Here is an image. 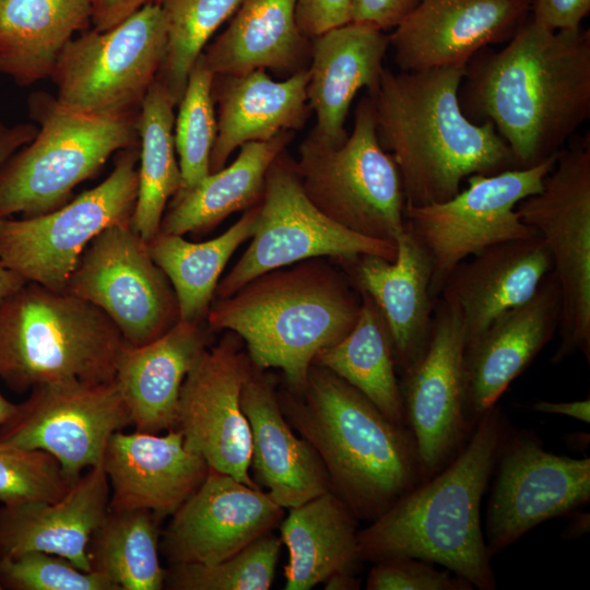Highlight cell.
Masks as SVG:
<instances>
[{
  "mask_svg": "<svg viewBox=\"0 0 590 590\" xmlns=\"http://www.w3.org/2000/svg\"><path fill=\"white\" fill-rule=\"evenodd\" d=\"M465 116L488 121L516 168L562 151L590 115V34L526 21L498 51H477L462 80Z\"/></svg>",
  "mask_w": 590,
  "mask_h": 590,
  "instance_id": "6da1fadb",
  "label": "cell"
},
{
  "mask_svg": "<svg viewBox=\"0 0 590 590\" xmlns=\"http://www.w3.org/2000/svg\"><path fill=\"white\" fill-rule=\"evenodd\" d=\"M465 67L392 73L384 70L369 94L377 133L401 176L405 206L444 202L471 175L516 168L510 149L488 122L463 113Z\"/></svg>",
  "mask_w": 590,
  "mask_h": 590,
  "instance_id": "7a4b0ae2",
  "label": "cell"
},
{
  "mask_svg": "<svg viewBox=\"0 0 590 590\" xmlns=\"http://www.w3.org/2000/svg\"><path fill=\"white\" fill-rule=\"evenodd\" d=\"M508 428L497 404L485 412L439 472L358 530L363 563L415 557L451 570L476 589H496L481 503Z\"/></svg>",
  "mask_w": 590,
  "mask_h": 590,
  "instance_id": "3957f363",
  "label": "cell"
},
{
  "mask_svg": "<svg viewBox=\"0 0 590 590\" xmlns=\"http://www.w3.org/2000/svg\"><path fill=\"white\" fill-rule=\"evenodd\" d=\"M278 398L321 460L331 491L358 520H375L424 481L410 429L329 369L312 363L304 387Z\"/></svg>",
  "mask_w": 590,
  "mask_h": 590,
  "instance_id": "277c9868",
  "label": "cell"
},
{
  "mask_svg": "<svg viewBox=\"0 0 590 590\" xmlns=\"http://www.w3.org/2000/svg\"><path fill=\"white\" fill-rule=\"evenodd\" d=\"M362 296L344 270L323 258L274 269L233 295L213 299L205 321L231 331L251 363L282 370L287 388L300 390L316 355L355 326Z\"/></svg>",
  "mask_w": 590,
  "mask_h": 590,
  "instance_id": "5b68a950",
  "label": "cell"
},
{
  "mask_svg": "<svg viewBox=\"0 0 590 590\" xmlns=\"http://www.w3.org/2000/svg\"><path fill=\"white\" fill-rule=\"evenodd\" d=\"M125 344L99 308L67 292L26 282L0 307V379L17 393L114 381Z\"/></svg>",
  "mask_w": 590,
  "mask_h": 590,
  "instance_id": "8992f818",
  "label": "cell"
},
{
  "mask_svg": "<svg viewBox=\"0 0 590 590\" xmlns=\"http://www.w3.org/2000/svg\"><path fill=\"white\" fill-rule=\"evenodd\" d=\"M30 111L40 127L0 168V217L34 216L62 206L114 153L140 144L139 111L85 114L46 93L30 97Z\"/></svg>",
  "mask_w": 590,
  "mask_h": 590,
  "instance_id": "52a82bcc",
  "label": "cell"
},
{
  "mask_svg": "<svg viewBox=\"0 0 590 590\" xmlns=\"http://www.w3.org/2000/svg\"><path fill=\"white\" fill-rule=\"evenodd\" d=\"M295 169L311 203L341 226L394 244L405 229L401 176L379 141L369 97L358 103L352 132L341 144L312 129L299 145Z\"/></svg>",
  "mask_w": 590,
  "mask_h": 590,
  "instance_id": "ba28073f",
  "label": "cell"
},
{
  "mask_svg": "<svg viewBox=\"0 0 590 590\" xmlns=\"http://www.w3.org/2000/svg\"><path fill=\"white\" fill-rule=\"evenodd\" d=\"M140 144L118 152L110 175L60 208L0 217V262L26 282L64 292L88 244L104 229L130 223L138 193Z\"/></svg>",
  "mask_w": 590,
  "mask_h": 590,
  "instance_id": "9c48e42d",
  "label": "cell"
},
{
  "mask_svg": "<svg viewBox=\"0 0 590 590\" xmlns=\"http://www.w3.org/2000/svg\"><path fill=\"white\" fill-rule=\"evenodd\" d=\"M166 44L158 3L144 5L109 30L94 28L72 38L50 75L56 99L92 115L138 113L162 68Z\"/></svg>",
  "mask_w": 590,
  "mask_h": 590,
  "instance_id": "30bf717a",
  "label": "cell"
},
{
  "mask_svg": "<svg viewBox=\"0 0 590 590\" xmlns=\"http://www.w3.org/2000/svg\"><path fill=\"white\" fill-rule=\"evenodd\" d=\"M557 156L527 168L471 175L468 187L447 201L405 206V226L430 260L434 299L451 271L467 258L506 240L538 235L520 220L516 206L542 190Z\"/></svg>",
  "mask_w": 590,
  "mask_h": 590,
  "instance_id": "8fae6325",
  "label": "cell"
},
{
  "mask_svg": "<svg viewBox=\"0 0 590 590\" xmlns=\"http://www.w3.org/2000/svg\"><path fill=\"white\" fill-rule=\"evenodd\" d=\"M544 240L560 291L559 344L552 363L579 352L590 363V148L558 153L540 192L516 206Z\"/></svg>",
  "mask_w": 590,
  "mask_h": 590,
  "instance_id": "7c38bea8",
  "label": "cell"
},
{
  "mask_svg": "<svg viewBox=\"0 0 590 590\" xmlns=\"http://www.w3.org/2000/svg\"><path fill=\"white\" fill-rule=\"evenodd\" d=\"M250 245L215 290L233 295L260 274L312 258L353 259L363 255L394 260L397 245L358 235L326 216L303 190L295 162L282 151L267 175Z\"/></svg>",
  "mask_w": 590,
  "mask_h": 590,
  "instance_id": "4fadbf2b",
  "label": "cell"
},
{
  "mask_svg": "<svg viewBox=\"0 0 590 590\" xmlns=\"http://www.w3.org/2000/svg\"><path fill=\"white\" fill-rule=\"evenodd\" d=\"M64 292L99 308L134 346L160 338L180 320L168 278L130 223L110 226L88 244Z\"/></svg>",
  "mask_w": 590,
  "mask_h": 590,
  "instance_id": "5bb4252c",
  "label": "cell"
},
{
  "mask_svg": "<svg viewBox=\"0 0 590 590\" xmlns=\"http://www.w3.org/2000/svg\"><path fill=\"white\" fill-rule=\"evenodd\" d=\"M493 475L484 532L492 557L540 523L590 502V459L548 451L529 430L508 428Z\"/></svg>",
  "mask_w": 590,
  "mask_h": 590,
  "instance_id": "9a60e30c",
  "label": "cell"
},
{
  "mask_svg": "<svg viewBox=\"0 0 590 590\" xmlns=\"http://www.w3.org/2000/svg\"><path fill=\"white\" fill-rule=\"evenodd\" d=\"M131 425L116 381L34 387L0 425V441L51 455L71 482L103 462L111 435Z\"/></svg>",
  "mask_w": 590,
  "mask_h": 590,
  "instance_id": "2e32d148",
  "label": "cell"
},
{
  "mask_svg": "<svg viewBox=\"0 0 590 590\" xmlns=\"http://www.w3.org/2000/svg\"><path fill=\"white\" fill-rule=\"evenodd\" d=\"M252 363L234 332L208 346L187 374L179 394L176 427L185 447L210 470L228 474L251 487V434L240 404Z\"/></svg>",
  "mask_w": 590,
  "mask_h": 590,
  "instance_id": "e0dca14e",
  "label": "cell"
},
{
  "mask_svg": "<svg viewBox=\"0 0 590 590\" xmlns=\"http://www.w3.org/2000/svg\"><path fill=\"white\" fill-rule=\"evenodd\" d=\"M464 351V328L457 307L437 298L427 350L416 365L403 371L400 384L424 481L457 455L474 428L465 409Z\"/></svg>",
  "mask_w": 590,
  "mask_h": 590,
  "instance_id": "ac0fdd59",
  "label": "cell"
},
{
  "mask_svg": "<svg viewBox=\"0 0 590 590\" xmlns=\"http://www.w3.org/2000/svg\"><path fill=\"white\" fill-rule=\"evenodd\" d=\"M283 515L284 508L267 491L209 469L170 516L160 550L169 565L214 564L272 532Z\"/></svg>",
  "mask_w": 590,
  "mask_h": 590,
  "instance_id": "d6986e66",
  "label": "cell"
},
{
  "mask_svg": "<svg viewBox=\"0 0 590 590\" xmlns=\"http://www.w3.org/2000/svg\"><path fill=\"white\" fill-rule=\"evenodd\" d=\"M531 0H418L389 35L402 71L465 67L491 44L509 40Z\"/></svg>",
  "mask_w": 590,
  "mask_h": 590,
  "instance_id": "ffe728a7",
  "label": "cell"
},
{
  "mask_svg": "<svg viewBox=\"0 0 590 590\" xmlns=\"http://www.w3.org/2000/svg\"><path fill=\"white\" fill-rule=\"evenodd\" d=\"M559 318L560 291L551 271L527 302L500 314L465 344V409L472 427L552 340Z\"/></svg>",
  "mask_w": 590,
  "mask_h": 590,
  "instance_id": "44dd1931",
  "label": "cell"
},
{
  "mask_svg": "<svg viewBox=\"0 0 590 590\" xmlns=\"http://www.w3.org/2000/svg\"><path fill=\"white\" fill-rule=\"evenodd\" d=\"M103 465L109 510L146 509L161 519L172 516L209 472L206 462L185 447L177 428L165 435L118 430L108 440Z\"/></svg>",
  "mask_w": 590,
  "mask_h": 590,
  "instance_id": "7402d4cb",
  "label": "cell"
},
{
  "mask_svg": "<svg viewBox=\"0 0 590 590\" xmlns=\"http://www.w3.org/2000/svg\"><path fill=\"white\" fill-rule=\"evenodd\" d=\"M396 245L392 261L370 255L339 261L357 290L369 295L378 307L396 366L403 373L416 365L427 350L436 299L429 292L430 260L406 226Z\"/></svg>",
  "mask_w": 590,
  "mask_h": 590,
  "instance_id": "603a6c76",
  "label": "cell"
},
{
  "mask_svg": "<svg viewBox=\"0 0 590 590\" xmlns=\"http://www.w3.org/2000/svg\"><path fill=\"white\" fill-rule=\"evenodd\" d=\"M552 270L550 251L539 234L506 240L460 262L438 298L457 307L467 344L500 314L527 302Z\"/></svg>",
  "mask_w": 590,
  "mask_h": 590,
  "instance_id": "cb8c5ba5",
  "label": "cell"
},
{
  "mask_svg": "<svg viewBox=\"0 0 590 590\" xmlns=\"http://www.w3.org/2000/svg\"><path fill=\"white\" fill-rule=\"evenodd\" d=\"M240 404L251 434L250 468L281 507H296L331 489L315 449L288 424L272 380L253 364Z\"/></svg>",
  "mask_w": 590,
  "mask_h": 590,
  "instance_id": "d4e9b609",
  "label": "cell"
},
{
  "mask_svg": "<svg viewBox=\"0 0 590 590\" xmlns=\"http://www.w3.org/2000/svg\"><path fill=\"white\" fill-rule=\"evenodd\" d=\"M110 487L103 462L87 469L55 502L0 508V559L27 552L62 556L92 571L87 544L108 511Z\"/></svg>",
  "mask_w": 590,
  "mask_h": 590,
  "instance_id": "484cf974",
  "label": "cell"
},
{
  "mask_svg": "<svg viewBox=\"0 0 590 590\" xmlns=\"http://www.w3.org/2000/svg\"><path fill=\"white\" fill-rule=\"evenodd\" d=\"M210 332L202 322L179 320L149 343L126 342L115 381L135 430L157 434L176 427L182 382L210 346Z\"/></svg>",
  "mask_w": 590,
  "mask_h": 590,
  "instance_id": "4316f807",
  "label": "cell"
},
{
  "mask_svg": "<svg viewBox=\"0 0 590 590\" xmlns=\"http://www.w3.org/2000/svg\"><path fill=\"white\" fill-rule=\"evenodd\" d=\"M389 35L366 23L350 22L314 37L308 69L307 102L315 111L318 134L341 144L344 122L361 88L373 94L379 86Z\"/></svg>",
  "mask_w": 590,
  "mask_h": 590,
  "instance_id": "83f0119b",
  "label": "cell"
},
{
  "mask_svg": "<svg viewBox=\"0 0 590 590\" xmlns=\"http://www.w3.org/2000/svg\"><path fill=\"white\" fill-rule=\"evenodd\" d=\"M217 90L216 135L210 156V173L222 169L232 153L248 142L269 141L304 127L310 108L307 102L308 69L283 81L258 69L240 74L215 75Z\"/></svg>",
  "mask_w": 590,
  "mask_h": 590,
  "instance_id": "f1b7e54d",
  "label": "cell"
},
{
  "mask_svg": "<svg viewBox=\"0 0 590 590\" xmlns=\"http://www.w3.org/2000/svg\"><path fill=\"white\" fill-rule=\"evenodd\" d=\"M358 519L331 489L290 508L281 521L282 543L288 551L285 590H309L335 574L357 575Z\"/></svg>",
  "mask_w": 590,
  "mask_h": 590,
  "instance_id": "f546056e",
  "label": "cell"
},
{
  "mask_svg": "<svg viewBox=\"0 0 590 590\" xmlns=\"http://www.w3.org/2000/svg\"><path fill=\"white\" fill-rule=\"evenodd\" d=\"M296 0H244L226 30L201 54L214 75L258 69L295 73L307 55Z\"/></svg>",
  "mask_w": 590,
  "mask_h": 590,
  "instance_id": "4dcf8cb0",
  "label": "cell"
},
{
  "mask_svg": "<svg viewBox=\"0 0 590 590\" xmlns=\"http://www.w3.org/2000/svg\"><path fill=\"white\" fill-rule=\"evenodd\" d=\"M90 23V0H0V73L20 85L50 76L74 33Z\"/></svg>",
  "mask_w": 590,
  "mask_h": 590,
  "instance_id": "1f68e13d",
  "label": "cell"
},
{
  "mask_svg": "<svg viewBox=\"0 0 590 590\" xmlns=\"http://www.w3.org/2000/svg\"><path fill=\"white\" fill-rule=\"evenodd\" d=\"M293 135L294 132H284L269 141L241 145L228 166L210 173L194 188L174 197L163 215L160 232L201 235L215 228L232 213L258 205L267 172Z\"/></svg>",
  "mask_w": 590,
  "mask_h": 590,
  "instance_id": "d6a6232c",
  "label": "cell"
},
{
  "mask_svg": "<svg viewBox=\"0 0 590 590\" xmlns=\"http://www.w3.org/2000/svg\"><path fill=\"white\" fill-rule=\"evenodd\" d=\"M259 204L245 211L226 232L210 240L192 243L184 236L160 232L148 243L153 261L175 291L180 320H205L226 263L255 232Z\"/></svg>",
  "mask_w": 590,
  "mask_h": 590,
  "instance_id": "836d02e7",
  "label": "cell"
},
{
  "mask_svg": "<svg viewBox=\"0 0 590 590\" xmlns=\"http://www.w3.org/2000/svg\"><path fill=\"white\" fill-rule=\"evenodd\" d=\"M359 293L362 307L355 326L339 342L322 349L314 364L350 384L390 421L406 426L387 326L370 296Z\"/></svg>",
  "mask_w": 590,
  "mask_h": 590,
  "instance_id": "e575fe53",
  "label": "cell"
},
{
  "mask_svg": "<svg viewBox=\"0 0 590 590\" xmlns=\"http://www.w3.org/2000/svg\"><path fill=\"white\" fill-rule=\"evenodd\" d=\"M175 106L156 78L138 114V193L130 225L148 243L160 233L166 204L181 187L174 140Z\"/></svg>",
  "mask_w": 590,
  "mask_h": 590,
  "instance_id": "d590c367",
  "label": "cell"
},
{
  "mask_svg": "<svg viewBox=\"0 0 590 590\" xmlns=\"http://www.w3.org/2000/svg\"><path fill=\"white\" fill-rule=\"evenodd\" d=\"M161 521L146 509H108L87 544L91 570L108 577L119 590L164 589Z\"/></svg>",
  "mask_w": 590,
  "mask_h": 590,
  "instance_id": "8d00e7d4",
  "label": "cell"
},
{
  "mask_svg": "<svg viewBox=\"0 0 590 590\" xmlns=\"http://www.w3.org/2000/svg\"><path fill=\"white\" fill-rule=\"evenodd\" d=\"M244 0H161L166 23V55L157 79L175 105L185 92L194 63L216 30Z\"/></svg>",
  "mask_w": 590,
  "mask_h": 590,
  "instance_id": "74e56055",
  "label": "cell"
},
{
  "mask_svg": "<svg viewBox=\"0 0 590 590\" xmlns=\"http://www.w3.org/2000/svg\"><path fill=\"white\" fill-rule=\"evenodd\" d=\"M214 76L200 56L178 104L174 140L181 187L177 193L194 188L210 174V156L216 135L212 94Z\"/></svg>",
  "mask_w": 590,
  "mask_h": 590,
  "instance_id": "f35d334b",
  "label": "cell"
},
{
  "mask_svg": "<svg viewBox=\"0 0 590 590\" xmlns=\"http://www.w3.org/2000/svg\"><path fill=\"white\" fill-rule=\"evenodd\" d=\"M282 548L281 538L269 532L236 554L214 564H170L164 589L268 590Z\"/></svg>",
  "mask_w": 590,
  "mask_h": 590,
  "instance_id": "ab89813d",
  "label": "cell"
},
{
  "mask_svg": "<svg viewBox=\"0 0 590 590\" xmlns=\"http://www.w3.org/2000/svg\"><path fill=\"white\" fill-rule=\"evenodd\" d=\"M73 483L51 455L0 441L2 506L55 502L61 498Z\"/></svg>",
  "mask_w": 590,
  "mask_h": 590,
  "instance_id": "60d3db41",
  "label": "cell"
},
{
  "mask_svg": "<svg viewBox=\"0 0 590 590\" xmlns=\"http://www.w3.org/2000/svg\"><path fill=\"white\" fill-rule=\"evenodd\" d=\"M0 579L3 589L11 590H119L105 575L45 552L1 558Z\"/></svg>",
  "mask_w": 590,
  "mask_h": 590,
  "instance_id": "b9f144b4",
  "label": "cell"
},
{
  "mask_svg": "<svg viewBox=\"0 0 590 590\" xmlns=\"http://www.w3.org/2000/svg\"><path fill=\"white\" fill-rule=\"evenodd\" d=\"M367 590H473L463 577L436 564L415 557L389 558L374 563Z\"/></svg>",
  "mask_w": 590,
  "mask_h": 590,
  "instance_id": "7bdbcfd3",
  "label": "cell"
},
{
  "mask_svg": "<svg viewBox=\"0 0 590 590\" xmlns=\"http://www.w3.org/2000/svg\"><path fill=\"white\" fill-rule=\"evenodd\" d=\"M353 0H296V21L306 37H316L352 21Z\"/></svg>",
  "mask_w": 590,
  "mask_h": 590,
  "instance_id": "ee69618b",
  "label": "cell"
},
{
  "mask_svg": "<svg viewBox=\"0 0 590 590\" xmlns=\"http://www.w3.org/2000/svg\"><path fill=\"white\" fill-rule=\"evenodd\" d=\"M532 20L552 31L580 27L590 11V0H533Z\"/></svg>",
  "mask_w": 590,
  "mask_h": 590,
  "instance_id": "f6af8a7d",
  "label": "cell"
},
{
  "mask_svg": "<svg viewBox=\"0 0 590 590\" xmlns=\"http://www.w3.org/2000/svg\"><path fill=\"white\" fill-rule=\"evenodd\" d=\"M418 0H353L352 21L374 25L382 31L394 28Z\"/></svg>",
  "mask_w": 590,
  "mask_h": 590,
  "instance_id": "bcb514c9",
  "label": "cell"
},
{
  "mask_svg": "<svg viewBox=\"0 0 590 590\" xmlns=\"http://www.w3.org/2000/svg\"><path fill=\"white\" fill-rule=\"evenodd\" d=\"M161 0H90L92 24L97 31L109 30L144 5L158 3Z\"/></svg>",
  "mask_w": 590,
  "mask_h": 590,
  "instance_id": "7dc6e473",
  "label": "cell"
},
{
  "mask_svg": "<svg viewBox=\"0 0 590 590\" xmlns=\"http://www.w3.org/2000/svg\"><path fill=\"white\" fill-rule=\"evenodd\" d=\"M37 128L30 123L7 127L0 132V168L22 146L36 134Z\"/></svg>",
  "mask_w": 590,
  "mask_h": 590,
  "instance_id": "c3c4849f",
  "label": "cell"
},
{
  "mask_svg": "<svg viewBox=\"0 0 590 590\" xmlns=\"http://www.w3.org/2000/svg\"><path fill=\"white\" fill-rule=\"evenodd\" d=\"M532 409L541 413L569 416L583 423L590 422L589 399L564 402H551L540 400L532 405Z\"/></svg>",
  "mask_w": 590,
  "mask_h": 590,
  "instance_id": "681fc988",
  "label": "cell"
},
{
  "mask_svg": "<svg viewBox=\"0 0 590 590\" xmlns=\"http://www.w3.org/2000/svg\"><path fill=\"white\" fill-rule=\"evenodd\" d=\"M25 283L24 279L0 262V307Z\"/></svg>",
  "mask_w": 590,
  "mask_h": 590,
  "instance_id": "f907efd6",
  "label": "cell"
},
{
  "mask_svg": "<svg viewBox=\"0 0 590 590\" xmlns=\"http://www.w3.org/2000/svg\"><path fill=\"white\" fill-rule=\"evenodd\" d=\"M323 585L326 590H357L361 588V580L353 574H335Z\"/></svg>",
  "mask_w": 590,
  "mask_h": 590,
  "instance_id": "816d5d0a",
  "label": "cell"
},
{
  "mask_svg": "<svg viewBox=\"0 0 590 590\" xmlns=\"http://www.w3.org/2000/svg\"><path fill=\"white\" fill-rule=\"evenodd\" d=\"M571 515L570 521L564 533H567L569 538H579L588 533L590 528L589 514L574 511Z\"/></svg>",
  "mask_w": 590,
  "mask_h": 590,
  "instance_id": "f5cc1de1",
  "label": "cell"
},
{
  "mask_svg": "<svg viewBox=\"0 0 590 590\" xmlns=\"http://www.w3.org/2000/svg\"><path fill=\"white\" fill-rule=\"evenodd\" d=\"M16 404L12 403L0 392V425L3 424L14 413Z\"/></svg>",
  "mask_w": 590,
  "mask_h": 590,
  "instance_id": "db71d44e",
  "label": "cell"
},
{
  "mask_svg": "<svg viewBox=\"0 0 590 590\" xmlns=\"http://www.w3.org/2000/svg\"><path fill=\"white\" fill-rule=\"evenodd\" d=\"M7 127L0 121V132L5 129Z\"/></svg>",
  "mask_w": 590,
  "mask_h": 590,
  "instance_id": "11a10c76",
  "label": "cell"
},
{
  "mask_svg": "<svg viewBox=\"0 0 590 590\" xmlns=\"http://www.w3.org/2000/svg\"><path fill=\"white\" fill-rule=\"evenodd\" d=\"M3 589V586H2V582H1V579H0V590Z\"/></svg>",
  "mask_w": 590,
  "mask_h": 590,
  "instance_id": "9f6ffc18",
  "label": "cell"
}]
</instances>
